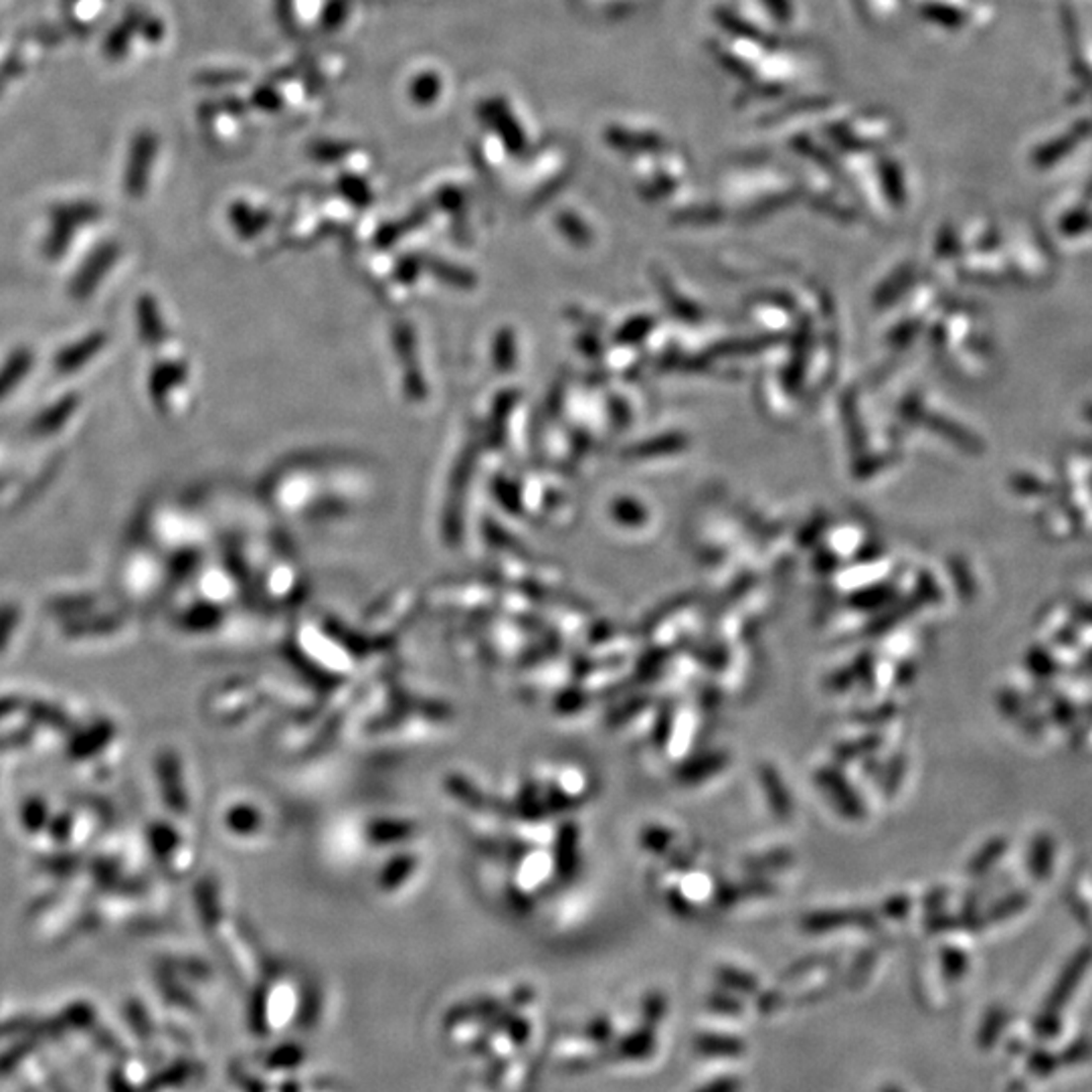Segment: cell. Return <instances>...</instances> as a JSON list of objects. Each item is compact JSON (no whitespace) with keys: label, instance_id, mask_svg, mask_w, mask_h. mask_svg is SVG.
Wrapping results in <instances>:
<instances>
[{"label":"cell","instance_id":"obj_1","mask_svg":"<svg viewBox=\"0 0 1092 1092\" xmlns=\"http://www.w3.org/2000/svg\"><path fill=\"white\" fill-rule=\"evenodd\" d=\"M1012 486L1018 494H1024V496H1046L1053 492V488L1042 482L1040 478L1036 476H1030V474H1020L1012 480Z\"/></svg>","mask_w":1092,"mask_h":1092},{"label":"cell","instance_id":"obj_2","mask_svg":"<svg viewBox=\"0 0 1092 1092\" xmlns=\"http://www.w3.org/2000/svg\"><path fill=\"white\" fill-rule=\"evenodd\" d=\"M1087 225H1089L1087 215H1071L1069 219L1063 221V233L1079 235V233H1083L1087 229Z\"/></svg>","mask_w":1092,"mask_h":1092}]
</instances>
